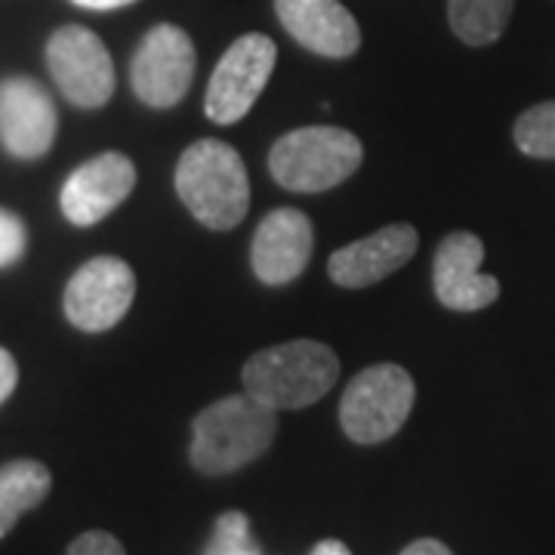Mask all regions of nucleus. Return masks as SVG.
<instances>
[{
  "label": "nucleus",
  "instance_id": "obj_18",
  "mask_svg": "<svg viewBox=\"0 0 555 555\" xmlns=\"http://www.w3.org/2000/svg\"><path fill=\"white\" fill-rule=\"evenodd\" d=\"M513 139L518 152H525L528 158L555 160V100L521 112L513 127Z\"/></svg>",
  "mask_w": 555,
  "mask_h": 555
},
{
  "label": "nucleus",
  "instance_id": "obj_20",
  "mask_svg": "<svg viewBox=\"0 0 555 555\" xmlns=\"http://www.w3.org/2000/svg\"><path fill=\"white\" fill-rule=\"evenodd\" d=\"M25 244H28L25 222L13 210L0 207V269L20 262L22 254H25Z\"/></svg>",
  "mask_w": 555,
  "mask_h": 555
},
{
  "label": "nucleus",
  "instance_id": "obj_12",
  "mask_svg": "<svg viewBox=\"0 0 555 555\" xmlns=\"http://www.w3.org/2000/svg\"><path fill=\"white\" fill-rule=\"evenodd\" d=\"M481 259H485V244L473 232H454L438 244L433 284L444 309L478 312L500 297V281L478 272Z\"/></svg>",
  "mask_w": 555,
  "mask_h": 555
},
{
  "label": "nucleus",
  "instance_id": "obj_11",
  "mask_svg": "<svg viewBox=\"0 0 555 555\" xmlns=\"http://www.w3.org/2000/svg\"><path fill=\"white\" fill-rule=\"evenodd\" d=\"M137 185V167L120 152H105L83 160L62 185V214L72 225H96L120 207Z\"/></svg>",
  "mask_w": 555,
  "mask_h": 555
},
{
  "label": "nucleus",
  "instance_id": "obj_7",
  "mask_svg": "<svg viewBox=\"0 0 555 555\" xmlns=\"http://www.w3.org/2000/svg\"><path fill=\"white\" fill-rule=\"evenodd\" d=\"M278 47L275 40L266 35H241L214 68V78L207 83L204 96V112L214 124H238L266 83L275 72Z\"/></svg>",
  "mask_w": 555,
  "mask_h": 555
},
{
  "label": "nucleus",
  "instance_id": "obj_13",
  "mask_svg": "<svg viewBox=\"0 0 555 555\" xmlns=\"http://www.w3.org/2000/svg\"><path fill=\"white\" fill-rule=\"evenodd\" d=\"M312 244H315L312 219L294 207H278L259 222L250 244L254 275L272 287L291 284L309 266Z\"/></svg>",
  "mask_w": 555,
  "mask_h": 555
},
{
  "label": "nucleus",
  "instance_id": "obj_15",
  "mask_svg": "<svg viewBox=\"0 0 555 555\" xmlns=\"http://www.w3.org/2000/svg\"><path fill=\"white\" fill-rule=\"evenodd\" d=\"M416 244H420V235L414 225L408 222L386 225L374 235L352 241L337 250L327 262V275L339 287H371L398 272L401 266H408L416 254Z\"/></svg>",
  "mask_w": 555,
  "mask_h": 555
},
{
  "label": "nucleus",
  "instance_id": "obj_10",
  "mask_svg": "<svg viewBox=\"0 0 555 555\" xmlns=\"http://www.w3.org/2000/svg\"><path fill=\"white\" fill-rule=\"evenodd\" d=\"M56 105L35 78L0 80V145L20 160L43 158L56 142Z\"/></svg>",
  "mask_w": 555,
  "mask_h": 555
},
{
  "label": "nucleus",
  "instance_id": "obj_3",
  "mask_svg": "<svg viewBox=\"0 0 555 555\" xmlns=\"http://www.w3.org/2000/svg\"><path fill=\"white\" fill-rule=\"evenodd\" d=\"M244 392L272 411H302L339 379V358L315 339H294L262 349L241 371Z\"/></svg>",
  "mask_w": 555,
  "mask_h": 555
},
{
  "label": "nucleus",
  "instance_id": "obj_19",
  "mask_svg": "<svg viewBox=\"0 0 555 555\" xmlns=\"http://www.w3.org/2000/svg\"><path fill=\"white\" fill-rule=\"evenodd\" d=\"M204 555H262L250 537V518L244 513H225L214 525V537L204 546Z\"/></svg>",
  "mask_w": 555,
  "mask_h": 555
},
{
  "label": "nucleus",
  "instance_id": "obj_9",
  "mask_svg": "<svg viewBox=\"0 0 555 555\" xmlns=\"http://www.w3.org/2000/svg\"><path fill=\"white\" fill-rule=\"evenodd\" d=\"M137 297V275L118 257L87 259L65 284V318L83 334L112 331L130 312Z\"/></svg>",
  "mask_w": 555,
  "mask_h": 555
},
{
  "label": "nucleus",
  "instance_id": "obj_16",
  "mask_svg": "<svg viewBox=\"0 0 555 555\" xmlns=\"http://www.w3.org/2000/svg\"><path fill=\"white\" fill-rule=\"evenodd\" d=\"M53 488L50 469L38 460H13L0 466V537H7L25 513L40 506Z\"/></svg>",
  "mask_w": 555,
  "mask_h": 555
},
{
  "label": "nucleus",
  "instance_id": "obj_21",
  "mask_svg": "<svg viewBox=\"0 0 555 555\" xmlns=\"http://www.w3.org/2000/svg\"><path fill=\"white\" fill-rule=\"evenodd\" d=\"M65 555H127L120 546L118 537H112L108 531H87L80 534Z\"/></svg>",
  "mask_w": 555,
  "mask_h": 555
},
{
  "label": "nucleus",
  "instance_id": "obj_1",
  "mask_svg": "<svg viewBox=\"0 0 555 555\" xmlns=\"http://www.w3.org/2000/svg\"><path fill=\"white\" fill-rule=\"evenodd\" d=\"M275 414L247 392L214 401L192 423V466L204 476H229L254 463L275 441Z\"/></svg>",
  "mask_w": 555,
  "mask_h": 555
},
{
  "label": "nucleus",
  "instance_id": "obj_23",
  "mask_svg": "<svg viewBox=\"0 0 555 555\" xmlns=\"http://www.w3.org/2000/svg\"><path fill=\"white\" fill-rule=\"evenodd\" d=\"M401 555H454L444 543H438V540H416V543H411L408 550Z\"/></svg>",
  "mask_w": 555,
  "mask_h": 555
},
{
  "label": "nucleus",
  "instance_id": "obj_14",
  "mask_svg": "<svg viewBox=\"0 0 555 555\" xmlns=\"http://www.w3.org/2000/svg\"><path fill=\"white\" fill-rule=\"evenodd\" d=\"M287 35L324 60H349L361 47L356 16L339 0H275Z\"/></svg>",
  "mask_w": 555,
  "mask_h": 555
},
{
  "label": "nucleus",
  "instance_id": "obj_25",
  "mask_svg": "<svg viewBox=\"0 0 555 555\" xmlns=\"http://www.w3.org/2000/svg\"><path fill=\"white\" fill-rule=\"evenodd\" d=\"M312 555H352L349 553V546L346 543H339V540H321Z\"/></svg>",
  "mask_w": 555,
  "mask_h": 555
},
{
  "label": "nucleus",
  "instance_id": "obj_24",
  "mask_svg": "<svg viewBox=\"0 0 555 555\" xmlns=\"http://www.w3.org/2000/svg\"><path fill=\"white\" fill-rule=\"evenodd\" d=\"M75 7H83V10H93V13H108V10H120V7H130L137 0H72Z\"/></svg>",
  "mask_w": 555,
  "mask_h": 555
},
{
  "label": "nucleus",
  "instance_id": "obj_8",
  "mask_svg": "<svg viewBox=\"0 0 555 555\" xmlns=\"http://www.w3.org/2000/svg\"><path fill=\"white\" fill-rule=\"evenodd\" d=\"M195 43L179 25H155L139 40L130 62V83L149 108H173L195 78Z\"/></svg>",
  "mask_w": 555,
  "mask_h": 555
},
{
  "label": "nucleus",
  "instance_id": "obj_17",
  "mask_svg": "<svg viewBox=\"0 0 555 555\" xmlns=\"http://www.w3.org/2000/svg\"><path fill=\"white\" fill-rule=\"evenodd\" d=\"M516 0H448V20L454 35L469 47H488L500 40L513 20Z\"/></svg>",
  "mask_w": 555,
  "mask_h": 555
},
{
  "label": "nucleus",
  "instance_id": "obj_5",
  "mask_svg": "<svg viewBox=\"0 0 555 555\" xmlns=\"http://www.w3.org/2000/svg\"><path fill=\"white\" fill-rule=\"evenodd\" d=\"M416 386L398 364H374L346 386L339 401L343 433L356 444H379L404 426L414 408Z\"/></svg>",
  "mask_w": 555,
  "mask_h": 555
},
{
  "label": "nucleus",
  "instance_id": "obj_4",
  "mask_svg": "<svg viewBox=\"0 0 555 555\" xmlns=\"http://www.w3.org/2000/svg\"><path fill=\"white\" fill-rule=\"evenodd\" d=\"M364 158L361 139L343 127H302L284 133L269 152V173L278 185L315 195L356 173Z\"/></svg>",
  "mask_w": 555,
  "mask_h": 555
},
{
  "label": "nucleus",
  "instance_id": "obj_22",
  "mask_svg": "<svg viewBox=\"0 0 555 555\" xmlns=\"http://www.w3.org/2000/svg\"><path fill=\"white\" fill-rule=\"evenodd\" d=\"M16 383H20V367H16V358L10 356V352L0 346V404L13 396Z\"/></svg>",
  "mask_w": 555,
  "mask_h": 555
},
{
  "label": "nucleus",
  "instance_id": "obj_6",
  "mask_svg": "<svg viewBox=\"0 0 555 555\" xmlns=\"http://www.w3.org/2000/svg\"><path fill=\"white\" fill-rule=\"evenodd\" d=\"M47 72L78 108H102L115 93V62L90 28L62 25L47 40Z\"/></svg>",
  "mask_w": 555,
  "mask_h": 555
},
{
  "label": "nucleus",
  "instance_id": "obj_2",
  "mask_svg": "<svg viewBox=\"0 0 555 555\" xmlns=\"http://www.w3.org/2000/svg\"><path fill=\"white\" fill-rule=\"evenodd\" d=\"M177 195L201 225L229 232L250 207L247 167L229 142L198 139L177 164Z\"/></svg>",
  "mask_w": 555,
  "mask_h": 555
}]
</instances>
